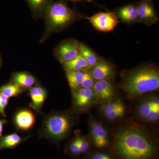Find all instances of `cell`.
Returning <instances> with one entry per match:
<instances>
[{
	"label": "cell",
	"mask_w": 159,
	"mask_h": 159,
	"mask_svg": "<svg viewBox=\"0 0 159 159\" xmlns=\"http://www.w3.org/2000/svg\"><path fill=\"white\" fill-rule=\"evenodd\" d=\"M77 142L81 153H86L89 151L90 147V143L88 139L83 136L77 135L76 136Z\"/></svg>",
	"instance_id": "cell-27"
},
{
	"label": "cell",
	"mask_w": 159,
	"mask_h": 159,
	"mask_svg": "<svg viewBox=\"0 0 159 159\" xmlns=\"http://www.w3.org/2000/svg\"><path fill=\"white\" fill-rule=\"evenodd\" d=\"M86 18L95 29L102 32L113 31L119 23V18L113 12L101 11Z\"/></svg>",
	"instance_id": "cell-9"
},
{
	"label": "cell",
	"mask_w": 159,
	"mask_h": 159,
	"mask_svg": "<svg viewBox=\"0 0 159 159\" xmlns=\"http://www.w3.org/2000/svg\"><path fill=\"white\" fill-rule=\"evenodd\" d=\"M81 17L63 0L53 2L43 17L45 29L40 43L44 42L52 34L62 31Z\"/></svg>",
	"instance_id": "cell-3"
},
{
	"label": "cell",
	"mask_w": 159,
	"mask_h": 159,
	"mask_svg": "<svg viewBox=\"0 0 159 159\" xmlns=\"http://www.w3.org/2000/svg\"><path fill=\"white\" fill-rule=\"evenodd\" d=\"M86 159H114L112 155L102 151H96L88 155Z\"/></svg>",
	"instance_id": "cell-26"
},
{
	"label": "cell",
	"mask_w": 159,
	"mask_h": 159,
	"mask_svg": "<svg viewBox=\"0 0 159 159\" xmlns=\"http://www.w3.org/2000/svg\"><path fill=\"white\" fill-rule=\"evenodd\" d=\"M7 123V121L5 119H0V138L2 137L3 127L5 124Z\"/></svg>",
	"instance_id": "cell-30"
},
{
	"label": "cell",
	"mask_w": 159,
	"mask_h": 159,
	"mask_svg": "<svg viewBox=\"0 0 159 159\" xmlns=\"http://www.w3.org/2000/svg\"><path fill=\"white\" fill-rule=\"evenodd\" d=\"M26 140L17 134H10L0 138V150L16 148Z\"/></svg>",
	"instance_id": "cell-19"
},
{
	"label": "cell",
	"mask_w": 159,
	"mask_h": 159,
	"mask_svg": "<svg viewBox=\"0 0 159 159\" xmlns=\"http://www.w3.org/2000/svg\"><path fill=\"white\" fill-rule=\"evenodd\" d=\"M123 105H124V103L120 99L112 100L109 102L102 103L99 108V111L103 115L117 110L119 107Z\"/></svg>",
	"instance_id": "cell-23"
},
{
	"label": "cell",
	"mask_w": 159,
	"mask_h": 159,
	"mask_svg": "<svg viewBox=\"0 0 159 159\" xmlns=\"http://www.w3.org/2000/svg\"><path fill=\"white\" fill-rule=\"evenodd\" d=\"M109 146L114 159H159L157 139L147 129L134 122L117 129Z\"/></svg>",
	"instance_id": "cell-1"
},
{
	"label": "cell",
	"mask_w": 159,
	"mask_h": 159,
	"mask_svg": "<svg viewBox=\"0 0 159 159\" xmlns=\"http://www.w3.org/2000/svg\"><path fill=\"white\" fill-rule=\"evenodd\" d=\"M65 70L67 79L72 92L80 88L85 71Z\"/></svg>",
	"instance_id": "cell-20"
},
{
	"label": "cell",
	"mask_w": 159,
	"mask_h": 159,
	"mask_svg": "<svg viewBox=\"0 0 159 159\" xmlns=\"http://www.w3.org/2000/svg\"><path fill=\"white\" fill-rule=\"evenodd\" d=\"M90 70V73L96 81L109 79L114 74V69L111 65L100 59L98 63Z\"/></svg>",
	"instance_id": "cell-13"
},
{
	"label": "cell",
	"mask_w": 159,
	"mask_h": 159,
	"mask_svg": "<svg viewBox=\"0 0 159 159\" xmlns=\"http://www.w3.org/2000/svg\"><path fill=\"white\" fill-rule=\"evenodd\" d=\"M96 80L93 78L89 71H85L80 88L84 89H93Z\"/></svg>",
	"instance_id": "cell-28"
},
{
	"label": "cell",
	"mask_w": 159,
	"mask_h": 159,
	"mask_svg": "<svg viewBox=\"0 0 159 159\" xmlns=\"http://www.w3.org/2000/svg\"><path fill=\"white\" fill-rule=\"evenodd\" d=\"M125 105L119 107L117 110L112 112L108 113L102 115L106 119L110 121L118 120L122 118L125 114Z\"/></svg>",
	"instance_id": "cell-24"
},
{
	"label": "cell",
	"mask_w": 159,
	"mask_h": 159,
	"mask_svg": "<svg viewBox=\"0 0 159 159\" xmlns=\"http://www.w3.org/2000/svg\"><path fill=\"white\" fill-rule=\"evenodd\" d=\"M14 122L19 129L26 131L30 130L34 126L35 122V116L30 110H21L15 115Z\"/></svg>",
	"instance_id": "cell-12"
},
{
	"label": "cell",
	"mask_w": 159,
	"mask_h": 159,
	"mask_svg": "<svg viewBox=\"0 0 159 159\" xmlns=\"http://www.w3.org/2000/svg\"><path fill=\"white\" fill-rule=\"evenodd\" d=\"M73 101L75 111L80 113L88 111L98 102L93 89L82 88L73 92Z\"/></svg>",
	"instance_id": "cell-7"
},
{
	"label": "cell",
	"mask_w": 159,
	"mask_h": 159,
	"mask_svg": "<svg viewBox=\"0 0 159 159\" xmlns=\"http://www.w3.org/2000/svg\"><path fill=\"white\" fill-rule=\"evenodd\" d=\"M80 54V43L74 39L61 42L54 50V55L61 64L74 59Z\"/></svg>",
	"instance_id": "cell-6"
},
{
	"label": "cell",
	"mask_w": 159,
	"mask_h": 159,
	"mask_svg": "<svg viewBox=\"0 0 159 159\" xmlns=\"http://www.w3.org/2000/svg\"><path fill=\"white\" fill-rule=\"evenodd\" d=\"M25 91V89L11 82L0 87V93L9 99L17 97Z\"/></svg>",
	"instance_id": "cell-21"
},
{
	"label": "cell",
	"mask_w": 159,
	"mask_h": 159,
	"mask_svg": "<svg viewBox=\"0 0 159 159\" xmlns=\"http://www.w3.org/2000/svg\"><path fill=\"white\" fill-rule=\"evenodd\" d=\"M11 82L26 90L34 86L36 83V79L29 72H16L12 74Z\"/></svg>",
	"instance_id": "cell-16"
},
{
	"label": "cell",
	"mask_w": 159,
	"mask_h": 159,
	"mask_svg": "<svg viewBox=\"0 0 159 159\" xmlns=\"http://www.w3.org/2000/svg\"><path fill=\"white\" fill-rule=\"evenodd\" d=\"M136 6L139 20L147 25L154 24L158 20L156 12L149 0H142Z\"/></svg>",
	"instance_id": "cell-11"
},
{
	"label": "cell",
	"mask_w": 159,
	"mask_h": 159,
	"mask_svg": "<svg viewBox=\"0 0 159 159\" xmlns=\"http://www.w3.org/2000/svg\"><path fill=\"white\" fill-rule=\"evenodd\" d=\"M67 152L72 157H78L81 154L76 137L69 143Z\"/></svg>",
	"instance_id": "cell-25"
},
{
	"label": "cell",
	"mask_w": 159,
	"mask_h": 159,
	"mask_svg": "<svg viewBox=\"0 0 159 159\" xmlns=\"http://www.w3.org/2000/svg\"><path fill=\"white\" fill-rule=\"evenodd\" d=\"M97 102L102 103L113 100L115 88L109 79L96 80L93 88Z\"/></svg>",
	"instance_id": "cell-10"
},
{
	"label": "cell",
	"mask_w": 159,
	"mask_h": 159,
	"mask_svg": "<svg viewBox=\"0 0 159 159\" xmlns=\"http://www.w3.org/2000/svg\"><path fill=\"white\" fill-rule=\"evenodd\" d=\"M9 98L0 93V114L3 117H6L5 111L9 103Z\"/></svg>",
	"instance_id": "cell-29"
},
{
	"label": "cell",
	"mask_w": 159,
	"mask_h": 159,
	"mask_svg": "<svg viewBox=\"0 0 159 159\" xmlns=\"http://www.w3.org/2000/svg\"><path fill=\"white\" fill-rule=\"evenodd\" d=\"M34 19L43 18L53 0H25Z\"/></svg>",
	"instance_id": "cell-15"
},
{
	"label": "cell",
	"mask_w": 159,
	"mask_h": 159,
	"mask_svg": "<svg viewBox=\"0 0 159 159\" xmlns=\"http://www.w3.org/2000/svg\"><path fill=\"white\" fill-rule=\"evenodd\" d=\"M136 116L141 122L154 123L159 119V98L153 95L141 99L136 110Z\"/></svg>",
	"instance_id": "cell-5"
},
{
	"label": "cell",
	"mask_w": 159,
	"mask_h": 159,
	"mask_svg": "<svg viewBox=\"0 0 159 159\" xmlns=\"http://www.w3.org/2000/svg\"><path fill=\"white\" fill-rule=\"evenodd\" d=\"M89 125L91 140L94 146L99 149L109 147L110 140L108 133L102 124L91 116Z\"/></svg>",
	"instance_id": "cell-8"
},
{
	"label": "cell",
	"mask_w": 159,
	"mask_h": 159,
	"mask_svg": "<svg viewBox=\"0 0 159 159\" xmlns=\"http://www.w3.org/2000/svg\"><path fill=\"white\" fill-rule=\"evenodd\" d=\"M62 65L65 70H68L84 72L90 70L86 61L80 54L74 59L68 62L64 63Z\"/></svg>",
	"instance_id": "cell-18"
},
{
	"label": "cell",
	"mask_w": 159,
	"mask_h": 159,
	"mask_svg": "<svg viewBox=\"0 0 159 159\" xmlns=\"http://www.w3.org/2000/svg\"><path fill=\"white\" fill-rule=\"evenodd\" d=\"M116 14L125 22L132 23L139 20L137 6L132 4L119 8Z\"/></svg>",
	"instance_id": "cell-17"
},
{
	"label": "cell",
	"mask_w": 159,
	"mask_h": 159,
	"mask_svg": "<svg viewBox=\"0 0 159 159\" xmlns=\"http://www.w3.org/2000/svg\"><path fill=\"white\" fill-rule=\"evenodd\" d=\"M122 86L130 99L156 91L159 88V70L150 65L137 68L125 75Z\"/></svg>",
	"instance_id": "cell-2"
},
{
	"label": "cell",
	"mask_w": 159,
	"mask_h": 159,
	"mask_svg": "<svg viewBox=\"0 0 159 159\" xmlns=\"http://www.w3.org/2000/svg\"><path fill=\"white\" fill-rule=\"evenodd\" d=\"M73 119L68 114L55 112L47 116L43 124V136L54 142H59L69 134Z\"/></svg>",
	"instance_id": "cell-4"
},
{
	"label": "cell",
	"mask_w": 159,
	"mask_h": 159,
	"mask_svg": "<svg viewBox=\"0 0 159 159\" xmlns=\"http://www.w3.org/2000/svg\"><path fill=\"white\" fill-rule=\"evenodd\" d=\"M29 89L31 99L30 107L35 111L39 112L47 98V91L39 85L34 86Z\"/></svg>",
	"instance_id": "cell-14"
},
{
	"label": "cell",
	"mask_w": 159,
	"mask_h": 159,
	"mask_svg": "<svg viewBox=\"0 0 159 159\" xmlns=\"http://www.w3.org/2000/svg\"><path fill=\"white\" fill-rule=\"evenodd\" d=\"M2 57H1V54H0V67H1V64H2Z\"/></svg>",
	"instance_id": "cell-32"
},
{
	"label": "cell",
	"mask_w": 159,
	"mask_h": 159,
	"mask_svg": "<svg viewBox=\"0 0 159 159\" xmlns=\"http://www.w3.org/2000/svg\"><path fill=\"white\" fill-rule=\"evenodd\" d=\"M80 54L86 61L90 69L95 66L100 60L89 48L82 43H80Z\"/></svg>",
	"instance_id": "cell-22"
},
{
	"label": "cell",
	"mask_w": 159,
	"mask_h": 159,
	"mask_svg": "<svg viewBox=\"0 0 159 159\" xmlns=\"http://www.w3.org/2000/svg\"><path fill=\"white\" fill-rule=\"evenodd\" d=\"M67 1H70V2H73L76 3L77 2H81L83 0H67Z\"/></svg>",
	"instance_id": "cell-31"
}]
</instances>
